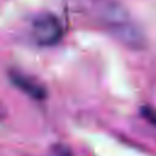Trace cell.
Instances as JSON below:
<instances>
[{
    "instance_id": "obj_2",
    "label": "cell",
    "mask_w": 156,
    "mask_h": 156,
    "mask_svg": "<svg viewBox=\"0 0 156 156\" xmlns=\"http://www.w3.org/2000/svg\"><path fill=\"white\" fill-rule=\"evenodd\" d=\"M30 35L40 46H54L63 35L58 17L51 12L38 13L30 22Z\"/></svg>"
},
{
    "instance_id": "obj_3",
    "label": "cell",
    "mask_w": 156,
    "mask_h": 156,
    "mask_svg": "<svg viewBox=\"0 0 156 156\" xmlns=\"http://www.w3.org/2000/svg\"><path fill=\"white\" fill-rule=\"evenodd\" d=\"M11 80L16 88H18L21 91H23L26 95H28L34 100H44L46 96L45 88L41 84H39L37 80L27 76H23L21 73L11 74Z\"/></svg>"
},
{
    "instance_id": "obj_1",
    "label": "cell",
    "mask_w": 156,
    "mask_h": 156,
    "mask_svg": "<svg viewBox=\"0 0 156 156\" xmlns=\"http://www.w3.org/2000/svg\"><path fill=\"white\" fill-rule=\"evenodd\" d=\"M93 13L98 23L118 43L132 50L146 46V37L128 9L118 0H93Z\"/></svg>"
},
{
    "instance_id": "obj_4",
    "label": "cell",
    "mask_w": 156,
    "mask_h": 156,
    "mask_svg": "<svg viewBox=\"0 0 156 156\" xmlns=\"http://www.w3.org/2000/svg\"><path fill=\"white\" fill-rule=\"evenodd\" d=\"M143 115H144L145 118H147L151 123L156 124V112H155L154 110H151V108H149V107H145V108L143 110Z\"/></svg>"
}]
</instances>
